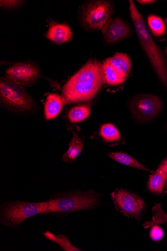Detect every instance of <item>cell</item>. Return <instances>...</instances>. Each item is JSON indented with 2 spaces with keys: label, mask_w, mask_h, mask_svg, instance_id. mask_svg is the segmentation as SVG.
Returning <instances> with one entry per match:
<instances>
[{
  "label": "cell",
  "mask_w": 167,
  "mask_h": 251,
  "mask_svg": "<svg viewBox=\"0 0 167 251\" xmlns=\"http://www.w3.org/2000/svg\"><path fill=\"white\" fill-rule=\"evenodd\" d=\"M84 148V143L76 133H74L67 151L63 154L62 161L66 163H72L81 154Z\"/></svg>",
  "instance_id": "5bb4252c"
},
{
  "label": "cell",
  "mask_w": 167,
  "mask_h": 251,
  "mask_svg": "<svg viewBox=\"0 0 167 251\" xmlns=\"http://www.w3.org/2000/svg\"><path fill=\"white\" fill-rule=\"evenodd\" d=\"M166 52H167V48H166Z\"/></svg>",
  "instance_id": "83f0119b"
},
{
  "label": "cell",
  "mask_w": 167,
  "mask_h": 251,
  "mask_svg": "<svg viewBox=\"0 0 167 251\" xmlns=\"http://www.w3.org/2000/svg\"><path fill=\"white\" fill-rule=\"evenodd\" d=\"M137 2L143 5H147L154 3L156 1H154V0H140V1H137Z\"/></svg>",
  "instance_id": "484cf974"
},
{
  "label": "cell",
  "mask_w": 167,
  "mask_h": 251,
  "mask_svg": "<svg viewBox=\"0 0 167 251\" xmlns=\"http://www.w3.org/2000/svg\"><path fill=\"white\" fill-rule=\"evenodd\" d=\"M104 82L103 64L96 59H90L63 86V102L90 100L96 96Z\"/></svg>",
  "instance_id": "6da1fadb"
},
{
  "label": "cell",
  "mask_w": 167,
  "mask_h": 251,
  "mask_svg": "<svg viewBox=\"0 0 167 251\" xmlns=\"http://www.w3.org/2000/svg\"><path fill=\"white\" fill-rule=\"evenodd\" d=\"M167 182V174L158 169L149 179V190L154 194H161L164 191Z\"/></svg>",
  "instance_id": "9a60e30c"
},
{
  "label": "cell",
  "mask_w": 167,
  "mask_h": 251,
  "mask_svg": "<svg viewBox=\"0 0 167 251\" xmlns=\"http://www.w3.org/2000/svg\"><path fill=\"white\" fill-rule=\"evenodd\" d=\"M105 82L109 85H120L126 80L119 77L111 66L110 58H107L103 63Z\"/></svg>",
  "instance_id": "e0dca14e"
},
{
  "label": "cell",
  "mask_w": 167,
  "mask_h": 251,
  "mask_svg": "<svg viewBox=\"0 0 167 251\" xmlns=\"http://www.w3.org/2000/svg\"><path fill=\"white\" fill-rule=\"evenodd\" d=\"M131 19L141 47L157 76L167 89V58L154 41L145 22L133 1H129Z\"/></svg>",
  "instance_id": "7a4b0ae2"
},
{
  "label": "cell",
  "mask_w": 167,
  "mask_h": 251,
  "mask_svg": "<svg viewBox=\"0 0 167 251\" xmlns=\"http://www.w3.org/2000/svg\"><path fill=\"white\" fill-rule=\"evenodd\" d=\"M5 76L13 82L21 85H29L39 76L38 68L30 62L17 63L8 68Z\"/></svg>",
  "instance_id": "9c48e42d"
},
{
  "label": "cell",
  "mask_w": 167,
  "mask_h": 251,
  "mask_svg": "<svg viewBox=\"0 0 167 251\" xmlns=\"http://www.w3.org/2000/svg\"><path fill=\"white\" fill-rule=\"evenodd\" d=\"M152 211L153 216L151 221L147 222L143 225L146 229L167 223V214L162 209L161 203L156 204L152 209Z\"/></svg>",
  "instance_id": "7402d4cb"
},
{
  "label": "cell",
  "mask_w": 167,
  "mask_h": 251,
  "mask_svg": "<svg viewBox=\"0 0 167 251\" xmlns=\"http://www.w3.org/2000/svg\"><path fill=\"white\" fill-rule=\"evenodd\" d=\"M102 31L105 41L109 44L120 41L131 34L130 29L126 23L119 17L111 18Z\"/></svg>",
  "instance_id": "30bf717a"
},
{
  "label": "cell",
  "mask_w": 167,
  "mask_h": 251,
  "mask_svg": "<svg viewBox=\"0 0 167 251\" xmlns=\"http://www.w3.org/2000/svg\"><path fill=\"white\" fill-rule=\"evenodd\" d=\"M90 113L91 108L88 105H79L71 109L68 119L72 123L81 122L88 118Z\"/></svg>",
  "instance_id": "d6986e66"
},
{
  "label": "cell",
  "mask_w": 167,
  "mask_h": 251,
  "mask_svg": "<svg viewBox=\"0 0 167 251\" xmlns=\"http://www.w3.org/2000/svg\"><path fill=\"white\" fill-rule=\"evenodd\" d=\"M73 33L70 27L65 24L54 23L46 33L48 39L57 44L64 43L72 40Z\"/></svg>",
  "instance_id": "8fae6325"
},
{
  "label": "cell",
  "mask_w": 167,
  "mask_h": 251,
  "mask_svg": "<svg viewBox=\"0 0 167 251\" xmlns=\"http://www.w3.org/2000/svg\"><path fill=\"white\" fill-rule=\"evenodd\" d=\"M0 98L4 105L16 111L31 109L34 102L23 87L5 77L0 81Z\"/></svg>",
  "instance_id": "5b68a950"
},
{
  "label": "cell",
  "mask_w": 167,
  "mask_h": 251,
  "mask_svg": "<svg viewBox=\"0 0 167 251\" xmlns=\"http://www.w3.org/2000/svg\"><path fill=\"white\" fill-rule=\"evenodd\" d=\"M163 106L157 97L142 94L135 97L130 104L131 110L135 117L141 121H148L155 117Z\"/></svg>",
  "instance_id": "52a82bcc"
},
{
  "label": "cell",
  "mask_w": 167,
  "mask_h": 251,
  "mask_svg": "<svg viewBox=\"0 0 167 251\" xmlns=\"http://www.w3.org/2000/svg\"><path fill=\"white\" fill-rule=\"evenodd\" d=\"M43 234L47 239L58 244L64 251H81L72 245L69 241L68 237L63 235H54L49 231H47Z\"/></svg>",
  "instance_id": "44dd1931"
},
{
  "label": "cell",
  "mask_w": 167,
  "mask_h": 251,
  "mask_svg": "<svg viewBox=\"0 0 167 251\" xmlns=\"http://www.w3.org/2000/svg\"><path fill=\"white\" fill-rule=\"evenodd\" d=\"M99 196L93 191L70 192L59 194L50 198L48 214H69L78 211L92 209L98 206Z\"/></svg>",
  "instance_id": "3957f363"
},
{
  "label": "cell",
  "mask_w": 167,
  "mask_h": 251,
  "mask_svg": "<svg viewBox=\"0 0 167 251\" xmlns=\"http://www.w3.org/2000/svg\"><path fill=\"white\" fill-rule=\"evenodd\" d=\"M108 156L119 163L143 171L151 172L148 168L138 162L134 157L124 152H111L108 154Z\"/></svg>",
  "instance_id": "2e32d148"
},
{
  "label": "cell",
  "mask_w": 167,
  "mask_h": 251,
  "mask_svg": "<svg viewBox=\"0 0 167 251\" xmlns=\"http://www.w3.org/2000/svg\"><path fill=\"white\" fill-rule=\"evenodd\" d=\"M22 1H0V5L3 8L12 9L18 7Z\"/></svg>",
  "instance_id": "cb8c5ba5"
},
{
  "label": "cell",
  "mask_w": 167,
  "mask_h": 251,
  "mask_svg": "<svg viewBox=\"0 0 167 251\" xmlns=\"http://www.w3.org/2000/svg\"><path fill=\"white\" fill-rule=\"evenodd\" d=\"M151 238L154 241H160L164 236V232L161 227L158 225L152 227L150 233Z\"/></svg>",
  "instance_id": "603a6c76"
},
{
  "label": "cell",
  "mask_w": 167,
  "mask_h": 251,
  "mask_svg": "<svg viewBox=\"0 0 167 251\" xmlns=\"http://www.w3.org/2000/svg\"><path fill=\"white\" fill-rule=\"evenodd\" d=\"M167 174V158L160 165L159 169Z\"/></svg>",
  "instance_id": "d4e9b609"
},
{
  "label": "cell",
  "mask_w": 167,
  "mask_h": 251,
  "mask_svg": "<svg viewBox=\"0 0 167 251\" xmlns=\"http://www.w3.org/2000/svg\"><path fill=\"white\" fill-rule=\"evenodd\" d=\"M147 21L150 31L154 36L159 37L166 34V25L160 17L151 14L148 16Z\"/></svg>",
  "instance_id": "ac0fdd59"
},
{
  "label": "cell",
  "mask_w": 167,
  "mask_h": 251,
  "mask_svg": "<svg viewBox=\"0 0 167 251\" xmlns=\"http://www.w3.org/2000/svg\"><path fill=\"white\" fill-rule=\"evenodd\" d=\"M62 98L57 94H51L47 97L45 105V116L48 121L57 117L63 107Z\"/></svg>",
  "instance_id": "4fadbf2b"
},
{
  "label": "cell",
  "mask_w": 167,
  "mask_h": 251,
  "mask_svg": "<svg viewBox=\"0 0 167 251\" xmlns=\"http://www.w3.org/2000/svg\"><path fill=\"white\" fill-rule=\"evenodd\" d=\"M166 22L167 24V18L166 19Z\"/></svg>",
  "instance_id": "4316f807"
},
{
  "label": "cell",
  "mask_w": 167,
  "mask_h": 251,
  "mask_svg": "<svg viewBox=\"0 0 167 251\" xmlns=\"http://www.w3.org/2000/svg\"><path fill=\"white\" fill-rule=\"evenodd\" d=\"M111 66L118 75L126 80L132 68V61L128 55L117 53L110 58Z\"/></svg>",
  "instance_id": "7c38bea8"
},
{
  "label": "cell",
  "mask_w": 167,
  "mask_h": 251,
  "mask_svg": "<svg viewBox=\"0 0 167 251\" xmlns=\"http://www.w3.org/2000/svg\"><path fill=\"white\" fill-rule=\"evenodd\" d=\"M49 201L41 202L21 201L4 203L1 208V222L6 226L18 227L25 220L40 214H48Z\"/></svg>",
  "instance_id": "277c9868"
},
{
  "label": "cell",
  "mask_w": 167,
  "mask_h": 251,
  "mask_svg": "<svg viewBox=\"0 0 167 251\" xmlns=\"http://www.w3.org/2000/svg\"><path fill=\"white\" fill-rule=\"evenodd\" d=\"M113 7L107 1H92L84 8L82 21L84 26L93 30H102L112 18Z\"/></svg>",
  "instance_id": "8992f818"
},
{
  "label": "cell",
  "mask_w": 167,
  "mask_h": 251,
  "mask_svg": "<svg viewBox=\"0 0 167 251\" xmlns=\"http://www.w3.org/2000/svg\"><path fill=\"white\" fill-rule=\"evenodd\" d=\"M111 197L117 208L129 217L138 218L145 206L144 201L139 196L124 190H115Z\"/></svg>",
  "instance_id": "ba28073f"
},
{
  "label": "cell",
  "mask_w": 167,
  "mask_h": 251,
  "mask_svg": "<svg viewBox=\"0 0 167 251\" xmlns=\"http://www.w3.org/2000/svg\"><path fill=\"white\" fill-rule=\"evenodd\" d=\"M99 134L103 140L107 143L117 142L121 139L120 133L111 124L103 125L100 128Z\"/></svg>",
  "instance_id": "ffe728a7"
}]
</instances>
